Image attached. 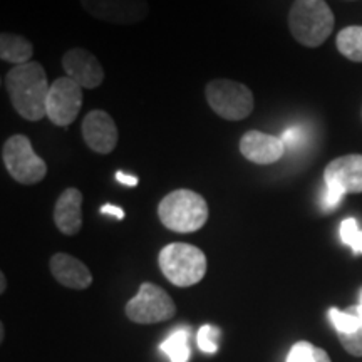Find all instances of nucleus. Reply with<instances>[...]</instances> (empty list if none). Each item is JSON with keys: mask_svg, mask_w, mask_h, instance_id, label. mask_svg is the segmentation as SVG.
<instances>
[{"mask_svg": "<svg viewBox=\"0 0 362 362\" xmlns=\"http://www.w3.org/2000/svg\"><path fill=\"white\" fill-rule=\"evenodd\" d=\"M7 94L17 115L27 121H40L45 116L51 86L39 62L13 66L6 76Z\"/></svg>", "mask_w": 362, "mask_h": 362, "instance_id": "obj_1", "label": "nucleus"}, {"mask_svg": "<svg viewBox=\"0 0 362 362\" xmlns=\"http://www.w3.org/2000/svg\"><path fill=\"white\" fill-rule=\"evenodd\" d=\"M81 6L94 19L115 25H136L149 13L146 0H81Z\"/></svg>", "mask_w": 362, "mask_h": 362, "instance_id": "obj_9", "label": "nucleus"}, {"mask_svg": "<svg viewBox=\"0 0 362 362\" xmlns=\"http://www.w3.org/2000/svg\"><path fill=\"white\" fill-rule=\"evenodd\" d=\"M160 269L176 287H192L202 282L206 274V257L200 248L189 243H170L158 257Z\"/></svg>", "mask_w": 362, "mask_h": 362, "instance_id": "obj_4", "label": "nucleus"}, {"mask_svg": "<svg viewBox=\"0 0 362 362\" xmlns=\"http://www.w3.org/2000/svg\"><path fill=\"white\" fill-rule=\"evenodd\" d=\"M342 198H344L342 193H339V192H336V189L325 187L322 192V197H320V205H322L325 211H332V210H336L339 205H341Z\"/></svg>", "mask_w": 362, "mask_h": 362, "instance_id": "obj_25", "label": "nucleus"}, {"mask_svg": "<svg viewBox=\"0 0 362 362\" xmlns=\"http://www.w3.org/2000/svg\"><path fill=\"white\" fill-rule=\"evenodd\" d=\"M240 153L245 160L257 165H272L285 155V146L277 136L252 129L240 139Z\"/></svg>", "mask_w": 362, "mask_h": 362, "instance_id": "obj_13", "label": "nucleus"}, {"mask_svg": "<svg viewBox=\"0 0 362 362\" xmlns=\"http://www.w3.org/2000/svg\"><path fill=\"white\" fill-rule=\"evenodd\" d=\"M218 337L220 330L214 327V325H203V327L198 330V347L203 352H208V354H214V352L218 351Z\"/></svg>", "mask_w": 362, "mask_h": 362, "instance_id": "obj_22", "label": "nucleus"}, {"mask_svg": "<svg viewBox=\"0 0 362 362\" xmlns=\"http://www.w3.org/2000/svg\"><path fill=\"white\" fill-rule=\"evenodd\" d=\"M285 151H297L307 143V131L302 126H291L280 136Z\"/></svg>", "mask_w": 362, "mask_h": 362, "instance_id": "obj_23", "label": "nucleus"}, {"mask_svg": "<svg viewBox=\"0 0 362 362\" xmlns=\"http://www.w3.org/2000/svg\"><path fill=\"white\" fill-rule=\"evenodd\" d=\"M83 138L88 146L99 155H110L117 146V128L106 111H90L83 121Z\"/></svg>", "mask_w": 362, "mask_h": 362, "instance_id": "obj_11", "label": "nucleus"}, {"mask_svg": "<svg viewBox=\"0 0 362 362\" xmlns=\"http://www.w3.org/2000/svg\"><path fill=\"white\" fill-rule=\"evenodd\" d=\"M288 29L297 42L317 47L334 29V13L325 0H296L288 12Z\"/></svg>", "mask_w": 362, "mask_h": 362, "instance_id": "obj_3", "label": "nucleus"}, {"mask_svg": "<svg viewBox=\"0 0 362 362\" xmlns=\"http://www.w3.org/2000/svg\"><path fill=\"white\" fill-rule=\"evenodd\" d=\"M205 94L211 110L226 121H242L253 111L252 90L237 81L214 79L206 84Z\"/></svg>", "mask_w": 362, "mask_h": 362, "instance_id": "obj_6", "label": "nucleus"}, {"mask_svg": "<svg viewBox=\"0 0 362 362\" xmlns=\"http://www.w3.org/2000/svg\"><path fill=\"white\" fill-rule=\"evenodd\" d=\"M62 67L66 76L83 89H96L104 81V69L101 62L88 49L74 47L62 56Z\"/></svg>", "mask_w": 362, "mask_h": 362, "instance_id": "obj_10", "label": "nucleus"}, {"mask_svg": "<svg viewBox=\"0 0 362 362\" xmlns=\"http://www.w3.org/2000/svg\"><path fill=\"white\" fill-rule=\"evenodd\" d=\"M33 56L34 45L25 37L11 33H4L0 35V59L4 62L21 66L33 61Z\"/></svg>", "mask_w": 362, "mask_h": 362, "instance_id": "obj_16", "label": "nucleus"}, {"mask_svg": "<svg viewBox=\"0 0 362 362\" xmlns=\"http://www.w3.org/2000/svg\"><path fill=\"white\" fill-rule=\"evenodd\" d=\"M208 205L200 193L192 189H176L166 194L158 206L161 223L171 232L192 233L208 221Z\"/></svg>", "mask_w": 362, "mask_h": 362, "instance_id": "obj_2", "label": "nucleus"}, {"mask_svg": "<svg viewBox=\"0 0 362 362\" xmlns=\"http://www.w3.org/2000/svg\"><path fill=\"white\" fill-rule=\"evenodd\" d=\"M356 309H357V315H359L361 324H362V292H361V302H359V307H356Z\"/></svg>", "mask_w": 362, "mask_h": 362, "instance_id": "obj_28", "label": "nucleus"}, {"mask_svg": "<svg viewBox=\"0 0 362 362\" xmlns=\"http://www.w3.org/2000/svg\"><path fill=\"white\" fill-rule=\"evenodd\" d=\"M54 279L64 287L74 291H84L93 284V275L83 262L67 255V253H56L49 262Z\"/></svg>", "mask_w": 362, "mask_h": 362, "instance_id": "obj_15", "label": "nucleus"}, {"mask_svg": "<svg viewBox=\"0 0 362 362\" xmlns=\"http://www.w3.org/2000/svg\"><path fill=\"white\" fill-rule=\"evenodd\" d=\"M330 322H332L334 327H336L337 334H352L356 330L362 329L361 319L357 315V309L354 307L351 312H341L337 309L329 310Z\"/></svg>", "mask_w": 362, "mask_h": 362, "instance_id": "obj_20", "label": "nucleus"}, {"mask_svg": "<svg viewBox=\"0 0 362 362\" xmlns=\"http://www.w3.org/2000/svg\"><path fill=\"white\" fill-rule=\"evenodd\" d=\"M101 211L103 215H111V216H116L117 220H123L124 218V210L119 206H115V205H103L101 206Z\"/></svg>", "mask_w": 362, "mask_h": 362, "instance_id": "obj_26", "label": "nucleus"}, {"mask_svg": "<svg viewBox=\"0 0 362 362\" xmlns=\"http://www.w3.org/2000/svg\"><path fill=\"white\" fill-rule=\"evenodd\" d=\"M116 180H117V183L124 185V187H136V185H138V178H136V176L126 175V173H123V171H117Z\"/></svg>", "mask_w": 362, "mask_h": 362, "instance_id": "obj_27", "label": "nucleus"}, {"mask_svg": "<svg viewBox=\"0 0 362 362\" xmlns=\"http://www.w3.org/2000/svg\"><path fill=\"white\" fill-rule=\"evenodd\" d=\"M54 221L61 233L72 237L83 226V193L78 188H67L57 198Z\"/></svg>", "mask_w": 362, "mask_h": 362, "instance_id": "obj_14", "label": "nucleus"}, {"mask_svg": "<svg viewBox=\"0 0 362 362\" xmlns=\"http://www.w3.org/2000/svg\"><path fill=\"white\" fill-rule=\"evenodd\" d=\"M0 284H2V288H0V292H6V275H0Z\"/></svg>", "mask_w": 362, "mask_h": 362, "instance_id": "obj_29", "label": "nucleus"}, {"mask_svg": "<svg viewBox=\"0 0 362 362\" xmlns=\"http://www.w3.org/2000/svg\"><path fill=\"white\" fill-rule=\"evenodd\" d=\"M341 240L349 245L354 253H362V230L354 218H347L341 223Z\"/></svg>", "mask_w": 362, "mask_h": 362, "instance_id": "obj_21", "label": "nucleus"}, {"mask_svg": "<svg viewBox=\"0 0 362 362\" xmlns=\"http://www.w3.org/2000/svg\"><path fill=\"white\" fill-rule=\"evenodd\" d=\"M325 187L346 193H362V155H347L330 161L324 171Z\"/></svg>", "mask_w": 362, "mask_h": 362, "instance_id": "obj_12", "label": "nucleus"}, {"mask_svg": "<svg viewBox=\"0 0 362 362\" xmlns=\"http://www.w3.org/2000/svg\"><path fill=\"white\" fill-rule=\"evenodd\" d=\"M83 107V88L71 78H59L51 84L45 116L56 126L72 124Z\"/></svg>", "mask_w": 362, "mask_h": 362, "instance_id": "obj_8", "label": "nucleus"}, {"mask_svg": "<svg viewBox=\"0 0 362 362\" xmlns=\"http://www.w3.org/2000/svg\"><path fill=\"white\" fill-rule=\"evenodd\" d=\"M287 362H330L327 352L310 342H297L287 356Z\"/></svg>", "mask_w": 362, "mask_h": 362, "instance_id": "obj_19", "label": "nucleus"}, {"mask_svg": "<svg viewBox=\"0 0 362 362\" xmlns=\"http://www.w3.org/2000/svg\"><path fill=\"white\" fill-rule=\"evenodd\" d=\"M339 341L352 356H362V329L352 334H339Z\"/></svg>", "mask_w": 362, "mask_h": 362, "instance_id": "obj_24", "label": "nucleus"}, {"mask_svg": "<svg viewBox=\"0 0 362 362\" xmlns=\"http://www.w3.org/2000/svg\"><path fill=\"white\" fill-rule=\"evenodd\" d=\"M2 161L8 175L21 185H35L47 175V165L35 155L33 143L24 134H13L4 143Z\"/></svg>", "mask_w": 362, "mask_h": 362, "instance_id": "obj_5", "label": "nucleus"}, {"mask_svg": "<svg viewBox=\"0 0 362 362\" xmlns=\"http://www.w3.org/2000/svg\"><path fill=\"white\" fill-rule=\"evenodd\" d=\"M161 351L170 357L171 362H188V334L185 330H176L161 344Z\"/></svg>", "mask_w": 362, "mask_h": 362, "instance_id": "obj_18", "label": "nucleus"}, {"mask_svg": "<svg viewBox=\"0 0 362 362\" xmlns=\"http://www.w3.org/2000/svg\"><path fill=\"white\" fill-rule=\"evenodd\" d=\"M176 305L168 293L155 284L144 282L126 304V315L136 324H158L175 315Z\"/></svg>", "mask_w": 362, "mask_h": 362, "instance_id": "obj_7", "label": "nucleus"}, {"mask_svg": "<svg viewBox=\"0 0 362 362\" xmlns=\"http://www.w3.org/2000/svg\"><path fill=\"white\" fill-rule=\"evenodd\" d=\"M337 49L351 61L362 62V27L351 25L341 30L337 35Z\"/></svg>", "mask_w": 362, "mask_h": 362, "instance_id": "obj_17", "label": "nucleus"}]
</instances>
